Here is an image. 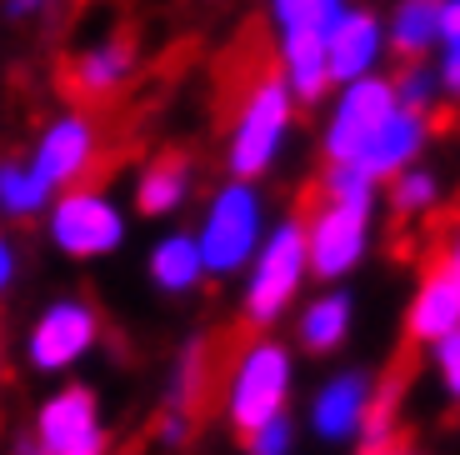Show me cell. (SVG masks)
Instances as JSON below:
<instances>
[{"instance_id": "6da1fadb", "label": "cell", "mask_w": 460, "mask_h": 455, "mask_svg": "<svg viewBox=\"0 0 460 455\" xmlns=\"http://www.w3.org/2000/svg\"><path fill=\"white\" fill-rule=\"evenodd\" d=\"M370 220H376V191H321L315 210L300 220L305 230V261L321 281H345L370 251Z\"/></svg>"}, {"instance_id": "7a4b0ae2", "label": "cell", "mask_w": 460, "mask_h": 455, "mask_svg": "<svg viewBox=\"0 0 460 455\" xmlns=\"http://www.w3.org/2000/svg\"><path fill=\"white\" fill-rule=\"evenodd\" d=\"M311 281V261H305V230L300 220H280L276 230H265L255 245L251 265H245V290H241V316L251 326H276L290 306H296L300 285Z\"/></svg>"}, {"instance_id": "3957f363", "label": "cell", "mask_w": 460, "mask_h": 455, "mask_svg": "<svg viewBox=\"0 0 460 455\" xmlns=\"http://www.w3.org/2000/svg\"><path fill=\"white\" fill-rule=\"evenodd\" d=\"M290 396H296V355L280 341H251L230 365L220 410H226L230 431L245 435L261 421L290 410Z\"/></svg>"}, {"instance_id": "277c9868", "label": "cell", "mask_w": 460, "mask_h": 455, "mask_svg": "<svg viewBox=\"0 0 460 455\" xmlns=\"http://www.w3.org/2000/svg\"><path fill=\"white\" fill-rule=\"evenodd\" d=\"M265 236V201L251 181H235L230 175L216 195H210L206 216L196 226V245L206 275H241L251 265L255 245Z\"/></svg>"}, {"instance_id": "5b68a950", "label": "cell", "mask_w": 460, "mask_h": 455, "mask_svg": "<svg viewBox=\"0 0 460 455\" xmlns=\"http://www.w3.org/2000/svg\"><path fill=\"white\" fill-rule=\"evenodd\" d=\"M290 115H296V95L286 91L280 76H265L245 91L235 126H230V146H226V165L235 181H255L276 165L280 146L290 136Z\"/></svg>"}, {"instance_id": "8992f818", "label": "cell", "mask_w": 460, "mask_h": 455, "mask_svg": "<svg viewBox=\"0 0 460 455\" xmlns=\"http://www.w3.org/2000/svg\"><path fill=\"white\" fill-rule=\"evenodd\" d=\"M31 441L40 455H111V425L95 386L70 380L35 406Z\"/></svg>"}, {"instance_id": "52a82bcc", "label": "cell", "mask_w": 460, "mask_h": 455, "mask_svg": "<svg viewBox=\"0 0 460 455\" xmlns=\"http://www.w3.org/2000/svg\"><path fill=\"white\" fill-rule=\"evenodd\" d=\"M95 345H101V310L81 296H60L25 330V365L35 376H66Z\"/></svg>"}, {"instance_id": "ba28073f", "label": "cell", "mask_w": 460, "mask_h": 455, "mask_svg": "<svg viewBox=\"0 0 460 455\" xmlns=\"http://www.w3.org/2000/svg\"><path fill=\"white\" fill-rule=\"evenodd\" d=\"M50 240L70 261H105L126 245V210L95 185H66L50 210Z\"/></svg>"}, {"instance_id": "9c48e42d", "label": "cell", "mask_w": 460, "mask_h": 455, "mask_svg": "<svg viewBox=\"0 0 460 455\" xmlns=\"http://www.w3.org/2000/svg\"><path fill=\"white\" fill-rule=\"evenodd\" d=\"M380 400H385V390L376 386V376L360 370V365H345V370L325 376L311 390V400H305V431L321 445H350L366 435Z\"/></svg>"}, {"instance_id": "30bf717a", "label": "cell", "mask_w": 460, "mask_h": 455, "mask_svg": "<svg viewBox=\"0 0 460 455\" xmlns=\"http://www.w3.org/2000/svg\"><path fill=\"white\" fill-rule=\"evenodd\" d=\"M395 85L380 70H366V76L345 80L341 101H335V115L325 126V165L335 160H356L366 150V140L380 130V120L395 111Z\"/></svg>"}, {"instance_id": "8fae6325", "label": "cell", "mask_w": 460, "mask_h": 455, "mask_svg": "<svg viewBox=\"0 0 460 455\" xmlns=\"http://www.w3.org/2000/svg\"><path fill=\"white\" fill-rule=\"evenodd\" d=\"M95 156H101V130H95V120L81 111H70V115H60V120H50V126L40 130V140H35V150H31V171L40 175L50 191H66V185H75L91 171Z\"/></svg>"}, {"instance_id": "7c38bea8", "label": "cell", "mask_w": 460, "mask_h": 455, "mask_svg": "<svg viewBox=\"0 0 460 455\" xmlns=\"http://www.w3.org/2000/svg\"><path fill=\"white\" fill-rule=\"evenodd\" d=\"M460 330V281L446 261H430L415 281V296L405 306V341L430 351L436 341Z\"/></svg>"}, {"instance_id": "4fadbf2b", "label": "cell", "mask_w": 460, "mask_h": 455, "mask_svg": "<svg viewBox=\"0 0 460 455\" xmlns=\"http://www.w3.org/2000/svg\"><path fill=\"white\" fill-rule=\"evenodd\" d=\"M380 50H385V25L370 11H350V5H345L331 21V31H325V70H331V85L335 80L345 85V80L376 70Z\"/></svg>"}, {"instance_id": "5bb4252c", "label": "cell", "mask_w": 460, "mask_h": 455, "mask_svg": "<svg viewBox=\"0 0 460 455\" xmlns=\"http://www.w3.org/2000/svg\"><path fill=\"white\" fill-rule=\"evenodd\" d=\"M420 150H426V115L420 111H405V105H395L385 120H380V130L366 140V150H360L356 160H345V165H356V171H366L370 181H391L395 171H405V165H415L420 160Z\"/></svg>"}, {"instance_id": "9a60e30c", "label": "cell", "mask_w": 460, "mask_h": 455, "mask_svg": "<svg viewBox=\"0 0 460 455\" xmlns=\"http://www.w3.org/2000/svg\"><path fill=\"white\" fill-rule=\"evenodd\" d=\"M130 76H136V46L126 35H111V40H101L85 56L70 60V95L85 105H101L126 91Z\"/></svg>"}, {"instance_id": "2e32d148", "label": "cell", "mask_w": 460, "mask_h": 455, "mask_svg": "<svg viewBox=\"0 0 460 455\" xmlns=\"http://www.w3.org/2000/svg\"><path fill=\"white\" fill-rule=\"evenodd\" d=\"M350 326H356V300L345 296L341 285H331L315 300H305V310L296 320V341L311 355H335L350 341Z\"/></svg>"}, {"instance_id": "e0dca14e", "label": "cell", "mask_w": 460, "mask_h": 455, "mask_svg": "<svg viewBox=\"0 0 460 455\" xmlns=\"http://www.w3.org/2000/svg\"><path fill=\"white\" fill-rule=\"evenodd\" d=\"M146 275L161 296H190L200 281H206V261H200L196 230H175V236H161L146 255Z\"/></svg>"}, {"instance_id": "ac0fdd59", "label": "cell", "mask_w": 460, "mask_h": 455, "mask_svg": "<svg viewBox=\"0 0 460 455\" xmlns=\"http://www.w3.org/2000/svg\"><path fill=\"white\" fill-rule=\"evenodd\" d=\"M280 80L296 101H321L331 91L325 70V35H280Z\"/></svg>"}, {"instance_id": "d6986e66", "label": "cell", "mask_w": 460, "mask_h": 455, "mask_svg": "<svg viewBox=\"0 0 460 455\" xmlns=\"http://www.w3.org/2000/svg\"><path fill=\"white\" fill-rule=\"evenodd\" d=\"M190 195V160L185 156H155L146 171L136 175V210L150 220L175 216Z\"/></svg>"}, {"instance_id": "ffe728a7", "label": "cell", "mask_w": 460, "mask_h": 455, "mask_svg": "<svg viewBox=\"0 0 460 455\" xmlns=\"http://www.w3.org/2000/svg\"><path fill=\"white\" fill-rule=\"evenodd\" d=\"M440 40V0H401L385 25V46H395L405 60H420Z\"/></svg>"}, {"instance_id": "44dd1931", "label": "cell", "mask_w": 460, "mask_h": 455, "mask_svg": "<svg viewBox=\"0 0 460 455\" xmlns=\"http://www.w3.org/2000/svg\"><path fill=\"white\" fill-rule=\"evenodd\" d=\"M50 185L31 171V160H0V216L31 220L50 205Z\"/></svg>"}, {"instance_id": "7402d4cb", "label": "cell", "mask_w": 460, "mask_h": 455, "mask_svg": "<svg viewBox=\"0 0 460 455\" xmlns=\"http://www.w3.org/2000/svg\"><path fill=\"white\" fill-rule=\"evenodd\" d=\"M345 11V0H270V21L280 35H325Z\"/></svg>"}, {"instance_id": "603a6c76", "label": "cell", "mask_w": 460, "mask_h": 455, "mask_svg": "<svg viewBox=\"0 0 460 455\" xmlns=\"http://www.w3.org/2000/svg\"><path fill=\"white\" fill-rule=\"evenodd\" d=\"M440 195V181L430 171H420V165H405V171L391 175V205L395 216H420V210H430Z\"/></svg>"}, {"instance_id": "cb8c5ba5", "label": "cell", "mask_w": 460, "mask_h": 455, "mask_svg": "<svg viewBox=\"0 0 460 455\" xmlns=\"http://www.w3.org/2000/svg\"><path fill=\"white\" fill-rule=\"evenodd\" d=\"M440 76L436 85H446L450 95H460V0H440Z\"/></svg>"}, {"instance_id": "d4e9b609", "label": "cell", "mask_w": 460, "mask_h": 455, "mask_svg": "<svg viewBox=\"0 0 460 455\" xmlns=\"http://www.w3.org/2000/svg\"><path fill=\"white\" fill-rule=\"evenodd\" d=\"M241 441H245V455H296V415L280 410V415L261 421L255 431H245Z\"/></svg>"}, {"instance_id": "484cf974", "label": "cell", "mask_w": 460, "mask_h": 455, "mask_svg": "<svg viewBox=\"0 0 460 455\" xmlns=\"http://www.w3.org/2000/svg\"><path fill=\"white\" fill-rule=\"evenodd\" d=\"M391 85H395V101H401L405 111H420V115H426L430 101H436V76H430V70H420V66L401 70Z\"/></svg>"}, {"instance_id": "4316f807", "label": "cell", "mask_w": 460, "mask_h": 455, "mask_svg": "<svg viewBox=\"0 0 460 455\" xmlns=\"http://www.w3.org/2000/svg\"><path fill=\"white\" fill-rule=\"evenodd\" d=\"M430 370H436L440 390H446V396L460 406V330L430 345Z\"/></svg>"}, {"instance_id": "83f0119b", "label": "cell", "mask_w": 460, "mask_h": 455, "mask_svg": "<svg viewBox=\"0 0 460 455\" xmlns=\"http://www.w3.org/2000/svg\"><path fill=\"white\" fill-rule=\"evenodd\" d=\"M15 271H21V255H15V245H11V236L0 230V296L15 285Z\"/></svg>"}, {"instance_id": "f1b7e54d", "label": "cell", "mask_w": 460, "mask_h": 455, "mask_svg": "<svg viewBox=\"0 0 460 455\" xmlns=\"http://www.w3.org/2000/svg\"><path fill=\"white\" fill-rule=\"evenodd\" d=\"M196 380H200V351H190V355H185V365H181V376H175V400L196 396Z\"/></svg>"}, {"instance_id": "f546056e", "label": "cell", "mask_w": 460, "mask_h": 455, "mask_svg": "<svg viewBox=\"0 0 460 455\" xmlns=\"http://www.w3.org/2000/svg\"><path fill=\"white\" fill-rule=\"evenodd\" d=\"M360 455H420V451L411 441H401V435H385V441H366Z\"/></svg>"}, {"instance_id": "4dcf8cb0", "label": "cell", "mask_w": 460, "mask_h": 455, "mask_svg": "<svg viewBox=\"0 0 460 455\" xmlns=\"http://www.w3.org/2000/svg\"><path fill=\"white\" fill-rule=\"evenodd\" d=\"M440 261H446L450 271H456V281H460V220L446 230V245H440Z\"/></svg>"}, {"instance_id": "1f68e13d", "label": "cell", "mask_w": 460, "mask_h": 455, "mask_svg": "<svg viewBox=\"0 0 460 455\" xmlns=\"http://www.w3.org/2000/svg\"><path fill=\"white\" fill-rule=\"evenodd\" d=\"M46 0H11V15H31V11H40Z\"/></svg>"}, {"instance_id": "d6a6232c", "label": "cell", "mask_w": 460, "mask_h": 455, "mask_svg": "<svg viewBox=\"0 0 460 455\" xmlns=\"http://www.w3.org/2000/svg\"><path fill=\"white\" fill-rule=\"evenodd\" d=\"M11 455H40V451H35V441H31V435H21V441H15V451Z\"/></svg>"}]
</instances>
